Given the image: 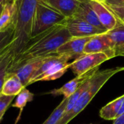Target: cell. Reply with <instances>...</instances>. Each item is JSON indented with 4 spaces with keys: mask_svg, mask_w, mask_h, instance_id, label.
Segmentation results:
<instances>
[{
    "mask_svg": "<svg viewBox=\"0 0 124 124\" xmlns=\"http://www.w3.org/2000/svg\"><path fill=\"white\" fill-rule=\"evenodd\" d=\"M68 101V98H63L60 104L54 110V111L51 113V115L43 123V124H57L65 113Z\"/></svg>",
    "mask_w": 124,
    "mask_h": 124,
    "instance_id": "obj_21",
    "label": "cell"
},
{
    "mask_svg": "<svg viewBox=\"0 0 124 124\" xmlns=\"http://www.w3.org/2000/svg\"><path fill=\"white\" fill-rule=\"evenodd\" d=\"M15 1H18V0H14Z\"/></svg>",
    "mask_w": 124,
    "mask_h": 124,
    "instance_id": "obj_31",
    "label": "cell"
},
{
    "mask_svg": "<svg viewBox=\"0 0 124 124\" xmlns=\"http://www.w3.org/2000/svg\"><path fill=\"white\" fill-rule=\"evenodd\" d=\"M98 53H105L110 59L116 57L113 45L105 33L92 37L86 44L84 49V54Z\"/></svg>",
    "mask_w": 124,
    "mask_h": 124,
    "instance_id": "obj_9",
    "label": "cell"
},
{
    "mask_svg": "<svg viewBox=\"0 0 124 124\" xmlns=\"http://www.w3.org/2000/svg\"><path fill=\"white\" fill-rule=\"evenodd\" d=\"M24 88L25 87L20 79L15 74L7 72L2 87L1 94L7 96H15Z\"/></svg>",
    "mask_w": 124,
    "mask_h": 124,
    "instance_id": "obj_17",
    "label": "cell"
},
{
    "mask_svg": "<svg viewBox=\"0 0 124 124\" xmlns=\"http://www.w3.org/2000/svg\"><path fill=\"white\" fill-rule=\"evenodd\" d=\"M124 99H123V102H122V104H121V108L118 111V115H117V118L118 116H120L121 115L124 114Z\"/></svg>",
    "mask_w": 124,
    "mask_h": 124,
    "instance_id": "obj_26",
    "label": "cell"
},
{
    "mask_svg": "<svg viewBox=\"0 0 124 124\" xmlns=\"http://www.w3.org/2000/svg\"><path fill=\"white\" fill-rule=\"evenodd\" d=\"M124 95L118 97L112 102L104 106L100 112V115L102 118L108 121H113L117 118L118 111L121 108Z\"/></svg>",
    "mask_w": 124,
    "mask_h": 124,
    "instance_id": "obj_18",
    "label": "cell"
},
{
    "mask_svg": "<svg viewBox=\"0 0 124 124\" xmlns=\"http://www.w3.org/2000/svg\"><path fill=\"white\" fill-rule=\"evenodd\" d=\"M14 27L15 26L10 27L6 31L0 32V59L11 49L14 34Z\"/></svg>",
    "mask_w": 124,
    "mask_h": 124,
    "instance_id": "obj_20",
    "label": "cell"
},
{
    "mask_svg": "<svg viewBox=\"0 0 124 124\" xmlns=\"http://www.w3.org/2000/svg\"><path fill=\"white\" fill-rule=\"evenodd\" d=\"M3 8H4V6L1 4H0V15H1V12L3 10Z\"/></svg>",
    "mask_w": 124,
    "mask_h": 124,
    "instance_id": "obj_28",
    "label": "cell"
},
{
    "mask_svg": "<svg viewBox=\"0 0 124 124\" xmlns=\"http://www.w3.org/2000/svg\"><path fill=\"white\" fill-rule=\"evenodd\" d=\"M13 56H14V54L12 53L10 49L0 59V94H1L4 81L5 79V76H6L8 67L12 61Z\"/></svg>",
    "mask_w": 124,
    "mask_h": 124,
    "instance_id": "obj_22",
    "label": "cell"
},
{
    "mask_svg": "<svg viewBox=\"0 0 124 124\" xmlns=\"http://www.w3.org/2000/svg\"><path fill=\"white\" fill-rule=\"evenodd\" d=\"M102 3L108 9H109L118 20H120L124 23V4L114 2L108 0Z\"/></svg>",
    "mask_w": 124,
    "mask_h": 124,
    "instance_id": "obj_23",
    "label": "cell"
},
{
    "mask_svg": "<svg viewBox=\"0 0 124 124\" xmlns=\"http://www.w3.org/2000/svg\"><path fill=\"white\" fill-rule=\"evenodd\" d=\"M17 11V1L4 6L0 15V32L15 26Z\"/></svg>",
    "mask_w": 124,
    "mask_h": 124,
    "instance_id": "obj_16",
    "label": "cell"
},
{
    "mask_svg": "<svg viewBox=\"0 0 124 124\" xmlns=\"http://www.w3.org/2000/svg\"><path fill=\"white\" fill-rule=\"evenodd\" d=\"M65 25L72 37H88L105 33L87 22L74 16L66 18Z\"/></svg>",
    "mask_w": 124,
    "mask_h": 124,
    "instance_id": "obj_8",
    "label": "cell"
},
{
    "mask_svg": "<svg viewBox=\"0 0 124 124\" xmlns=\"http://www.w3.org/2000/svg\"><path fill=\"white\" fill-rule=\"evenodd\" d=\"M124 71V67H117L103 71H97L91 78L90 83L85 91L78 99L73 110L67 115H62L57 124H68L77 116L92 100L102 87L116 74Z\"/></svg>",
    "mask_w": 124,
    "mask_h": 124,
    "instance_id": "obj_3",
    "label": "cell"
},
{
    "mask_svg": "<svg viewBox=\"0 0 124 124\" xmlns=\"http://www.w3.org/2000/svg\"><path fill=\"white\" fill-rule=\"evenodd\" d=\"M110 59L108 56L104 53L84 54L70 63V69L76 77L81 76L99 68L102 63Z\"/></svg>",
    "mask_w": 124,
    "mask_h": 124,
    "instance_id": "obj_6",
    "label": "cell"
},
{
    "mask_svg": "<svg viewBox=\"0 0 124 124\" xmlns=\"http://www.w3.org/2000/svg\"><path fill=\"white\" fill-rule=\"evenodd\" d=\"M94 1H99V2H104V1H108V0H94Z\"/></svg>",
    "mask_w": 124,
    "mask_h": 124,
    "instance_id": "obj_30",
    "label": "cell"
},
{
    "mask_svg": "<svg viewBox=\"0 0 124 124\" xmlns=\"http://www.w3.org/2000/svg\"><path fill=\"white\" fill-rule=\"evenodd\" d=\"M15 96H7L3 94H0V115L6 112L9 107Z\"/></svg>",
    "mask_w": 124,
    "mask_h": 124,
    "instance_id": "obj_24",
    "label": "cell"
},
{
    "mask_svg": "<svg viewBox=\"0 0 124 124\" xmlns=\"http://www.w3.org/2000/svg\"><path fill=\"white\" fill-rule=\"evenodd\" d=\"M89 1L92 9L97 14L100 22L104 28L108 31L113 29L117 23V18L114 14L102 3L94 0H89Z\"/></svg>",
    "mask_w": 124,
    "mask_h": 124,
    "instance_id": "obj_14",
    "label": "cell"
},
{
    "mask_svg": "<svg viewBox=\"0 0 124 124\" xmlns=\"http://www.w3.org/2000/svg\"><path fill=\"white\" fill-rule=\"evenodd\" d=\"M33 97H34V94L33 93H31L29 90H28L26 88H23L22 91L17 95L15 103L12 105V107L17 108L20 110L19 114H18L17 118L15 121V124H17V122L19 121L20 116L22 115V113H23L24 108L25 107V106L27 105V104L28 102H32L33 99Z\"/></svg>",
    "mask_w": 124,
    "mask_h": 124,
    "instance_id": "obj_19",
    "label": "cell"
},
{
    "mask_svg": "<svg viewBox=\"0 0 124 124\" xmlns=\"http://www.w3.org/2000/svg\"><path fill=\"white\" fill-rule=\"evenodd\" d=\"M92 38V37H71L68 41H67L58 48L57 50V54L69 56L74 59L79 58L84 54V47Z\"/></svg>",
    "mask_w": 124,
    "mask_h": 124,
    "instance_id": "obj_11",
    "label": "cell"
},
{
    "mask_svg": "<svg viewBox=\"0 0 124 124\" xmlns=\"http://www.w3.org/2000/svg\"><path fill=\"white\" fill-rule=\"evenodd\" d=\"M72 58L65 55H53L45 57L39 69L32 77L29 85L39 81H50L61 77L70 68L69 60Z\"/></svg>",
    "mask_w": 124,
    "mask_h": 124,
    "instance_id": "obj_4",
    "label": "cell"
},
{
    "mask_svg": "<svg viewBox=\"0 0 124 124\" xmlns=\"http://www.w3.org/2000/svg\"><path fill=\"white\" fill-rule=\"evenodd\" d=\"M65 19L62 15L38 0L33 19L31 38L57 24L63 23Z\"/></svg>",
    "mask_w": 124,
    "mask_h": 124,
    "instance_id": "obj_5",
    "label": "cell"
},
{
    "mask_svg": "<svg viewBox=\"0 0 124 124\" xmlns=\"http://www.w3.org/2000/svg\"><path fill=\"white\" fill-rule=\"evenodd\" d=\"M4 113H1V114L0 115V123H1V120H2V118H3V117H4Z\"/></svg>",
    "mask_w": 124,
    "mask_h": 124,
    "instance_id": "obj_29",
    "label": "cell"
},
{
    "mask_svg": "<svg viewBox=\"0 0 124 124\" xmlns=\"http://www.w3.org/2000/svg\"><path fill=\"white\" fill-rule=\"evenodd\" d=\"M65 21L31 38L22 52L13 56L11 64L57 55L58 48L72 37L65 25Z\"/></svg>",
    "mask_w": 124,
    "mask_h": 124,
    "instance_id": "obj_1",
    "label": "cell"
},
{
    "mask_svg": "<svg viewBox=\"0 0 124 124\" xmlns=\"http://www.w3.org/2000/svg\"><path fill=\"white\" fill-rule=\"evenodd\" d=\"M98 70H99V68H97L95 69L89 71V72H87L83 75L77 76L75 78H73V80L66 83L62 87H60L59 88L53 89V90L47 92V94H51L54 96L62 95L64 96V98H69L71 95H73L77 91V89L85 81L90 79Z\"/></svg>",
    "mask_w": 124,
    "mask_h": 124,
    "instance_id": "obj_10",
    "label": "cell"
},
{
    "mask_svg": "<svg viewBox=\"0 0 124 124\" xmlns=\"http://www.w3.org/2000/svg\"><path fill=\"white\" fill-rule=\"evenodd\" d=\"M13 2H15L14 0H0V4H1L3 6H5L7 4H11Z\"/></svg>",
    "mask_w": 124,
    "mask_h": 124,
    "instance_id": "obj_27",
    "label": "cell"
},
{
    "mask_svg": "<svg viewBox=\"0 0 124 124\" xmlns=\"http://www.w3.org/2000/svg\"><path fill=\"white\" fill-rule=\"evenodd\" d=\"M11 51L14 56L25 48L31 38L33 19L38 0H18Z\"/></svg>",
    "mask_w": 124,
    "mask_h": 124,
    "instance_id": "obj_2",
    "label": "cell"
},
{
    "mask_svg": "<svg viewBox=\"0 0 124 124\" xmlns=\"http://www.w3.org/2000/svg\"><path fill=\"white\" fill-rule=\"evenodd\" d=\"M44 58L31 59L17 64H10L8 67L7 72L15 74L20 79L23 86L26 88V86L29 85V83L35 72L41 67Z\"/></svg>",
    "mask_w": 124,
    "mask_h": 124,
    "instance_id": "obj_7",
    "label": "cell"
},
{
    "mask_svg": "<svg viewBox=\"0 0 124 124\" xmlns=\"http://www.w3.org/2000/svg\"><path fill=\"white\" fill-rule=\"evenodd\" d=\"M106 35L111 40L115 56H124V23L117 18L116 26L110 31H107Z\"/></svg>",
    "mask_w": 124,
    "mask_h": 124,
    "instance_id": "obj_15",
    "label": "cell"
},
{
    "mask_svg": "<svg viewBox=\"0 0 124 124\" xmlns=\"http://www.w3.org/2000/svg\"><path fill=\"white\" fill-rule=\"evenodd\" d=\"M73 16L87 22L105 33L108 31L100 22L97 14L90 4L89 0H81L78 10Z\"/></svg>",
    "mask_w": 124,
    "mask_h": 124,
    "instance_id": "obj_12",
    "label": "cell"
},
{
    "mask_svg": "<svg viewBox=\"0 0 124 124\" xmlns=\"http://www.w3.org/2000/svg\"><path fill=\"white\" fill-rule=\"evenodd\" d=\"M56 10L65 18L73 17L76 12L81 0H40Z\"/></svg>",
    "mask_w": 124,
    "mask_h": 124,
    "instance_id": "obj_13",
    "label": "cell"
},
{
    "mask_svg": "<svg viewBox=\"0 0 124 124\" xmlns=\"http://www.w3.org/2000/svg\"><path fill=\"white\" fill-rule=\"evenodd\" d=\"M113 124H124V113L113 120Z\"/></svg>",
    "mask_w": 124,
    "mask_h": 124,
    "instance_id": "obj_25",
    "label": "cell"
}]
</instances>
